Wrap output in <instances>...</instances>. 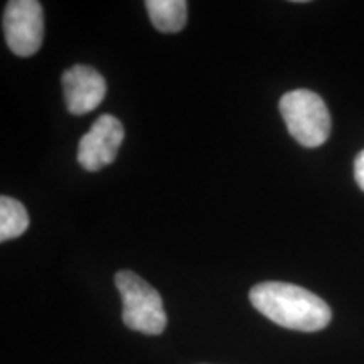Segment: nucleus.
I'll return each mask as SVG.
<instances>
[{
	"label": "nucleus",
	"instance_id": "1",
	"mask_svg": "<svg viewBox=\"0 0 364 364\" xmlns=\"http://www.w3.org/2000/svg\"><path fill=\"white\" fill-rule=\"evenodd\" d=\"M250 302L285 329L316 332L329 326L331 307L311 290L285 282H262L250 290Z\"/></svg>",
	"mask_w": 364,
	"mask_h": 364
},
{
	"label": "nucleus",
	"instance_id": "2",
	"mask_svg": "<svg viewBox=\"0 0 364 364\" xmlns=\"http://www.w3.org/2000/svg\"><path fill=\"white\" fill-rule=\"evenodd\" d=\"M115 285L124 302L122 318L129 329L147 336H159L166 331L167 314L161 294L154 287L130 270L118 272Z\"/></svg>",
	"mask_w": 364,
	"mask_h": 364
},
{
	"label": "nucleus",
	"instance_id": "3",
	"mask_svg": "<svg viewBox=\"0 0 364 364\" xmlns=\"http://www.w3.org/2000/svg\"><path fill=\"white\" fill-rule=\"evenodd\" d=\"M287 130L304 147H318L331 135V113L324 100L311 90L285 93L279 103Z\"/></svg>",
	"mask_w": 364,
	"mask_h": 364
},
{
	"label": "nucleus",
	"instance_id": "4",
	"mask_svg": "<svg viewBox=\"0 0 364 364\" xmlns=\"http://www.w3.org/2000/svg\"><path fill=\"white\" fill-rule=\"evenodd\" d=\"M4 36L9 49L21 58L39 51L44 39V11L38 0H11L4 9Z\"/></svg>",
	"mask_w": 364,
	"mask_h": 364
},
{
	"label": "nucleus",
	"instance_id": "5",
	"mask_svg": "<svg viewBox=\"0 0 364 364\" xmlns=\"http://www.w3.org/2000/svg\"><path fill=\"white\" fill-rule=\"evenodd\" d=\"M124 139L125 129L122 122L110 113H105L95 120L88 134L81 136L76 154L78 164L88 172L102 171L103 167L115 162Z\"/></svg>",
	"mask_w": 364,
	"mask_h": 364
},
{
	"label": "nucleus",
	"instance_id": "6",
	"mask_svg": "<svg viewBox=\"0 0 364 364\" xmlns=\"http://www.w3.org/2000/svg\"><path fill=\"white\" fill-rule=\"evenodd\" d=\"M65 103L71 115H86L97 110L107 95V81L95 68L75 65L61 76Z\"/></svg>",
	"mask_w": 364,
	"mask_h": 364
},
{
	"label": "nucleus",
	"instance_id": "7",
	"mask_svg": "<svg viewBox=\"0 0 364 364\" xmlns=\"http://www.w3.org/2000/svg\"><path fill=\"white\" fill-rule=\"evenodd\" d=\"M145 9L152 26L164 34L181 33L188 22L186 0H147Z\"/></svg>",
	"mask_w": 364,
	"mask_h": 364
},
{
	"label": "nucleus",
	"instance_id": "8",
	"mask_svg": "<svg viewBox=\"0 0 364 364\" xmlns=\"http://www.w3.org/2000/svg\"><path fill=\"white\" fill-rule=\"evenodd\" d=\"M27 228H29V215L24 204L9 196H2L0 198V241L14 240L24 235Z\"/></svg>",
	"mask_w": 364,
	"mask_h": 364
},
{
	"label": "nucleus",
	"instance_id": "9",
	"mask_svg": "<svg viewBox=\"0 0 364 364\" xmlns=\"http://www.w3.org/2000/svg\"><path fill=\"white\" fill-rule=\"evenodd\" d=\"M354 179L361 191H364V150L358 154L356 161H354Z\"/></svg>",
	"mask_w": 364,
	"mask_h": 364
}]
</instances>
